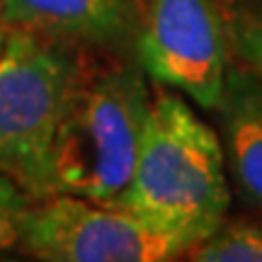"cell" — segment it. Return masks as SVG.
<instances>
[{"label": "cell", "mask_w": 262, "mask_h": 262, "mask_svg": "<svg viewBox=\"0 0 262 262\" xmlns=\"http://www.w3.org/2000/svg\"><path fill=\"white\" fill-rule=\"evenodd\" d=\"M22 245L47 262H165L189 253L180 235L129 209L71 194L29 206Z\"/></svg>", "instance_id": "obj_4"}, {"label": "cell", "mask_w": 262, "mask_h": 262, "mask_svg": "<svg viewBox=\"0 0 262 262\" xmlns=\"http://www.w3.org/2000/svg\"><path fill=\"white\" fill-rule=\"evenodd\" d=\"M226 170L235 189L262 214V83L243 63H231L219 104Z\"/></svg>", "instance_id": "obj_6"}, {"label": "cell", "mask_w": 262, "mask_h": 262, "mask_svg": "<svg viewBox=\"0 0 262 262\" xmlns=\"http://www.w3.org/2000/svg\"><path fill=\"white\" fill-rule=\"evenodd\" d=\"M0 22L5 29L107 44L126 34L131 0H0Z\"/></svg>", "instance_id": "obj_7"}, {"label": "cell", "mask_w": 262, "mask_h": 262, "mask_svg": "<svg viewBox=\"0 0 262 262\" xmlns=\"http://www.w3.org/2000/svg\"><path fill=\"white\" fill-rule=\"evenodd\" d=\"M5 34H8V29H5V25L0 22V54H3V47H5Z\"/></svg>", "instance_id": "obj_11"}, {"label": "cell", "mask_w": 262, "mask_h": 262, "mask_svg": "<svg viewBox=\"0 0 262 262\" xmlns=\"http://www.w3.org/2000/svg\"><path fill=\"white\" fill-rule=\"evenodd\" d=\"M228 41L238 58L253 71L262 83V10L253 5H238L226 17Z\"/></svg>", "instance_id": "obj_9"}, {"label": "cell", "mask_w": 262, "mask_h": 262, "mask_svg": "<svg viewBox=\"0 0 262 262\" xmlns=\"http://www.w3.org/2000/svg\"><path fill=\"white\" fill-rule=\"evenodd\" d=\"M122 209L180 235L189 250L226 221L231 204L221 136L175 93L150 102Z\"/></svg>", "instance_id": "obj_1"}, {"label": "cell", "mask_w": 262, "mask_h": 262, "mask_svg": "<svg viewBox=\"0 0 262 262\" xmlns=\"http://www.w3.org/2000/svg\"><path fill=\"white\" fill-rule=\"evenodd\" d=\"M187 257L196 262H262V221H224Z\"/></svg>", "instance_id": "obj_8"}, {"label": "cell", "mask_w": 262, "mask_h": 262, "mask_svg": "<svg viewBox=\"0 0 262 262\" xmlns=\"http://www.w3.org/2000/svg\"><path fill=\"white\" fill-rule=\"evenodd\" d=\"M150 102L139 68L78 71L49 148L44 196L114 204L136 168Z\"/></svg>", "instance_id": "obj_2"}, {"label": "cell", "mask_w": 262, "mask_h": 262, "mask_svg": "<svg viewBox=\"0 0 262 262\" xmlns=\"http://www.w3.org/2000/svg\"><path fill=\"white\" fill-rule=\"evenodd\" d=\"M78 71L56 37L8 29L0 54V172L34 199H44L49 148Z\"/></svg>", "instance_id": "obj_3"}, {"label": "cell", "mask_w": 262, "mask_h": 262, "mask_svg": "<svg viewBox=\"0 0 262 262\" xmlns=\"http://www.w3.org/2000/svg\"><path fill=\"white\" fill-rule=\"evenodd\" d=\"M139 61L158 85L216 112L228 73V27L216 0H148Z\"/></svg>", "instance_id": "obj_5"}, {"label": "cell", "mask_w": 262, "mask_h": 262, "mask_svg": "<svg viewBox=\"0 0 262 262\" xmlns=\"http://www.w3.org/2000/svg\"><path fill=\"white\" fill-rule=\"evenodd\" d=\"M32 202L19 182L0 172V250L22 245L25 219Z\"/></svg>", "instance_id": "obj_10"}]
</instances>
